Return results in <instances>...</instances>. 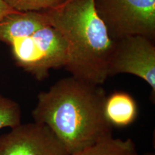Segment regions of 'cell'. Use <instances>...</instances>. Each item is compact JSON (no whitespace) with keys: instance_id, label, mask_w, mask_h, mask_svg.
<instances>
[{"instance_id":"cell-13","label":"cell","mask_w":155,"mask_h":155,"mask_svg":"<svg viewBox=\"0 0 155 155\" xmlns=\"http://www.w3.org/2000/svg\"><path fill=\"white\" fill-rule=\"evenodd\" d=\"M142 155H155V154L154 152H147V153H144V154Z\"/></svg>"},{"instance_id":"cell-2","label":"cell","mask_w":155,"mask_h":155,"mask_svg":"<svg viewBox=\"0 0 155 155\" xmlns=\"http://www.w3.org/2000/svg\"><path fill=\"white\" fill-rule=\"evenodd\" d=\"M44 12L68 45V61L64 68L81 80L104 84L114 40L97 13L94 0H64Z\"/></svg>"},{"instance_id":"cell-10","label":"cell","mask_w":155,"mask_h":155,"mask_svg":"<svg viewBox=\"0 0 155 155\" xmlns=\"http://www.w3.org/2000/svg\"><path fill=\"white\" fill-rule=\"evenodd\" d=\"M22 111L19 104L0 94V129L21 124Z\"/></svg>"},{"instance_id":"cell-9","label":"cell","mask_w":155,"mask_h":155,"mask_svg":"<svg viewBox=\"0 0 155 155\" xmlns=\"http://www.w3.org/2000/svg\"><path fill=\"white\" fill-rule=\"evenodd\" d=\"M68 155H139L132 139L114 137L102 139L95 144Z\"/></svg>"},{"instance_id":"cell-4","label":"cell","mask_w":155,"mask_h":155,"mask_svg":"<svg viewBox=\"0 0 155 155\" xmlns=\"http://www.w3.org/2000/svg\"><path fill=\"white\" fill-rule=\"evenodd\" d=\"M113 40L130 35L155 38V0H94Z\"/></svg>"},{"instance_id":"cell-8","label":"cell","mask_w":155,"mask_h":155,"mask_svg":"<svg viewBox=\"0 0 155 155\" xmlns=\"http://www.w3.org/2000/svg\"><path fill=\"white\" fill-rule=\"evenodd\" d=\"M104 114L113 127L132 124L138 116V106L134 97L125 91H115L106 96Z\"/></svg>"},{"instance_id":"cell-7","label":"cell","mask_w":155,"mask_h":155,"mask_svg":"<svg viewBox=\"0 0 155 155\" xmlns=\"http://www.w3.org/2000/svg\"><path fill=\"white\" fill-rule=\"evenodd\" d=\"M49 25L44 12H13L0 20V42L9 45Z\"/></svg>"},{"instance_id":"cell-1","label":"cell","mask_w":155,"mask_h":155,"mask_svg":"<svg viewBox=\"0 0 155 155\" xmlns=\"http://www.w3.org/2000/svg\"><path fill=\"white\" fill-rule=\"evenodd\" d=\"M106 93L101 85L71 76L60 79L38 94L34 121L46 125L72 154L113 137L106 119Z\"/></svg>"},{"instance_id":"cell-3","label":"cell","mask_w":155,"mask_h":155,"mask_svg":"<svg viewBox=\"0 0 155 155\" xmlns=\"http://www.w3.org/2000/svg\"><path fill=\"white\" fill-rule=\"evenodd\" d=\"M9 45L15 64L39 81L47 78L51 70L65 68L68 61L65 39L50 25Z\"/></svg>"},{"instance_id":"cell-11","label":"cell","mask_w":155,"mask_h":155,"mask_svg":"<svg viewBox=\"0 0 155 155\" xmlns=\"http://www.w3.org/2000/svg\"><path fill=\"white\" fill-rule=\"evenodd\" d=\"M17 12H44L58 7L64 0H3Z\"/></svg>"},{"instance_id":"cell-5","label":"cell","mask_w":155,"mask_h":155,"mask_svg":"<svg viewBox=\"0 0 155 155\" xmlns=\"http://www.w3.org/2000/svg\"><path fill=\"white\" fill-rule=\"evenodd\" d=\"M128 73L140 78L151 87L155 98V45L154 40L142 35H130L114 40L108 65V77Z\"/></svg>"},{"instance_id":"cell-6","label":"cell","mask_w":155,"mask_h":155,"mask_svg":"<svg viewBox=\"0 0 155 155\" xmlns=\"http://www.w3.org/2000/svg\"><path fill=\"white\" fill-rule=\"evenodd\" d=\"M68 154L55 134L42 124H21L0 136V155Z\"/></svg>"},{"instance_id":"cell-12","label":"cell","mask_w":155,"mask_h":155,"mask_svg":"<svg viewBox=\"0 0 155 155\" xmlns=\"http://www.w3.org/2000/svg\"><path fill=\"white\" fill-rule=\"evenodd\" d=\"M13 12H16L11 9L8 5H7L5 3L3 0H0V20L5 17L6 15H7L9 13Z\"/></svg>"}]
</instances>
